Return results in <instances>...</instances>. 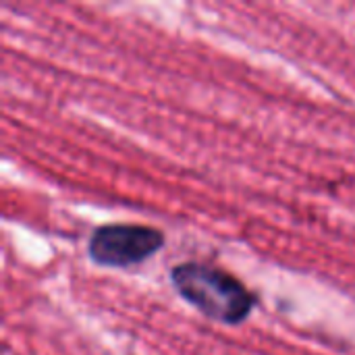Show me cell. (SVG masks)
I'll return each mask as SVG.
<instances>
[{
    "label": "cell",
    "instance_id": "7a4b0ae2",
    "mask_svg": "<svg viewBox=\"0 0 355 355\" xmlns=\"http://www.w3.org/2000/svg\"><path fill=\"white\" fill-rule=\"evenodd\" d=\"M164 243L160 231L139 225H108L94 231L89 258L108 268H127L154 256Z\"/></svg>",
    "mask_w": 355,
    "mask_h": 355
},
{
    "label": "cell",
    "instance_id": "6da1fadb",
    "mask_svg": "<svg viewBox=\"0 0 355 355\" xmlns=\"http://www.w3.org/2000/svg\"><path fill=\"white\" fill-rule=\"evenodd\" d=\"M173 285L179 295L200 310L206 318L223 324L243 322L254 306L256 297L229 272L206 264H179L171 272Z\"/></svg>",
    "mask_w": 355,
    "mask_h": 355
}]
</instances>
